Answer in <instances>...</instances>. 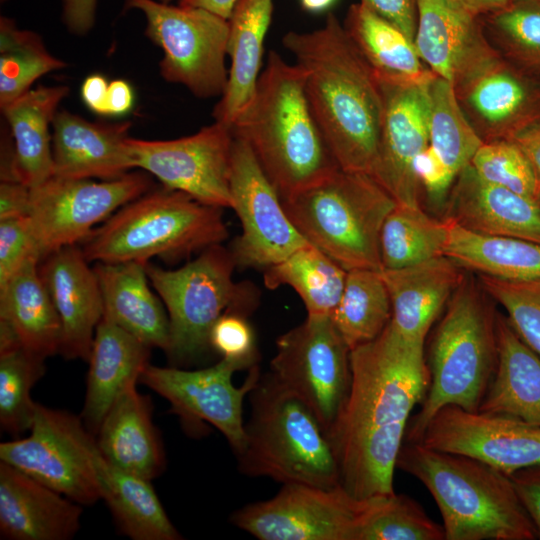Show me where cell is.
I'll return each mask as SVG.
<instances>
[{"label":"cell","mask_w":540,"mask_h":540,"mask_svg":"<svg viewBox=\"0 0 540 540\" xmlns=\"http://www.w3.org/2000/svg\"><path fill=\"white\" fill-rule=\"evenodd\" d=\"M429 145L457 176L484 143L462 111L453 84L435 76L428 85Z\"/></svg>","instance_id":"obj_41"},{"label":"cell","mask_w":540,"mask_h":540,"mask_svg":"<svg viewBox=\"0 0 540 540\" xmlns=\"http://www.w3.org/2000/svg\"><path fill=\"white\" fill-rule=\"evenodd\" d=\"M272 13L273 0H238L233 7L227 43L231 65L226 90L213 110L215 121L231 126L253 97Z\"/></svg>","instance_id":"obj_31"},{"label":"cell","mask_w":540,"mask_h":540,"mask_svg":"<svg viewBox=\"0 0 540 540\" xmlns=\"http://www.w3.org/2000/svg\"><path fill=\"white\" fill-rule=\"evenodd\" d=\"M498 360L478 411L501 414L540 427V356L497 315Z\"/></svg>","instance_id":"obj_32"},{"label":"cell","mask_w":540,"mask_h":540,"mask_svg":"<svg viewBox=\"0 0 540 540\" xmlns=\"http://www.w3.org/2000/svg\"><path fill=\"white\" fill-rule=\"evenodd\" d=\"M69 93L64 85L30 89L1 109L12 143L4 141L1 180L35 187L53 175L50 125L58 106Z\"/></svg>","instance_id":"obj_25"},{"label":"cell","mask_w":540,"mask_h":540,"mask_svg":"<svg viewBox=\"0 0 540 540\" xmlns=\"http://www.w3.org/2000/svg\"><path fill=\"white\" fill-rule=\"evenodd\" d=\"M238 0H178L181 6L199 7L228 19Z\"/></svg>","instance_id":"obj_57"},{"label":"cell","mask_w":540,"mask_h":540,"mask_svg":"<svg viewBox=\"0 0 540 540\" xmlns=\"http://www.w3.org/2000/svg\"><path fill=\"white\" fill-rule=\"evenodd\" d=\"M346 276L347 270L311 244L299 248L263 273L267 288L282 285L293 288L309 316H331L342 296Z\"/></svg>","instance_id":"obj_37"},{"label":"cell","mask_w":540,"mask_h":540,"mask_svg":"<svg viewBox=\"0 0 540 540\" xmlns=\"http://www.w3.org/2000/svg\"><path fill=\"white\" fill-rule=\"evenodd\" d=\"M209 344L221 358L240 362L246 369L257 365L255 335L245 314L224 312L210 330Z\"/></svg>","instance_id":"obj_47"},{"label":"cell","mask_w":540,"mask_h":540,"mask_svg":"<svg viewBox=\"0 0 540 540\" xmlns=\"http://www.w3.org/2000/svg\"><path fill=\"white\" fill-rule=\"evenodd\" d=\"M89 263L77 245L53 251L39 263L61 324L59 354L68 360L88 362L104 314L98 278Z\"/></svg>","instance_id":"obj_21"},{"label":"cell","mask_w":540,"mask_h":540,"mask_svg":"<svg viewBox=\"0 0 540 540\" xmlns=\"http://www.w3.org/2000/svg\"><path fill=\"white\" fill-rule=\"evenodd\" d=\"M230 191L242 232L229 249L236 267L266 268L308 245L249 145L234 136Z\"/></svg>","instance_id":"obj_16"},{"label":"cell","mask_w":540,"mask_h":540,"mask_svg":"<svg viewBox=\"0 0 540 540\" xmlns=\"http://www.w3.org/2000/svg\"><path fill=\"white\" fill-rule=\"evenodd\" d=\"M444 255L465 270L507 280L540 279V243L470 232L449 219Z\"/></svg>","instance_id":"obj_36"},{"label":"cell","mask_w":540,"mask_h":540,"mask_svg":"<svg viewBox=\"0 0 540 540\" xmlns=\"http://www.w3.org/2000/svg\"><path fill=\"white\" fill-rule=\"evenodd\" d=\"M162 2H165V3H170L172 0H160Z\"/></svg>","instance_id":"obj_61"},{"label":"cell","mask_w":540,"mask_h":540,"mask_svg":"<svg viewBox=\"0 0 540 540\" xmlns=\"http://www.w3.org/2000/svg\"><path fill=\"white\" fill-rule=\"evenodd\" d=\"M391 301L380 271H347L331 320L350 350L376 339L389 324Z\"/></svg>","instance_id":"obj_38"},{"label":"cell","mask_w":540,"mask_h":540,"mask_svg":"<svg viewBox=\"0 0 540 540\" xmlns=\"http://www.w3.org/2000/svg\"><path fill=\"white\" fill-rule=\"evenodd\" d=\"M336 0H300L302 7L309 12H322L330 8Z\"/></svg>","instance_id":"obj_59"},{"label":"cell","mask_w":540,"mask_h":540,"mask_svg":"<svg viewBox=\"0 0 540 540\" xmlns=\"http://www.w3.org/2000/svg\"><path fill=\"white\" fill-rule=\"evenodd\" d=\"M31 259L41 261L28 216L0 220V288Z\"/></svg>","instance_id":"obj_48"},{"label":"cell","mask_w":540,"mask_h":540,"mask_svg":"<svg viewBox=\"0 0 540 540\" xmlns=\"http://www.w3.org/2000/svg\"><path fill=\"white\" fill-rule=\"evenodd\" d=\"M230 250L210 246L175 270L151 263L146 272L166 308L170 342L166 354L174 365L195 361L210 348L209 334L226 311L248 315L257 302L252 285L236 283Z\"/></svg>","instance_id":"obj_9"},{"label":"cell","mask_w":540,"mask_h":540,"mask_svg":"<svg viewBox=\"0 0 540 540\" xmlns=\"http://www.w3.org/2000/svg\"><path fill=\"white\" fill-rule=\"evenodd\" d=\"M540 539V463L508 475Z\"/></svg>","instance_id":"obj_50"},{"label":"cell","mask_w":540,"mask_h":540,"mask_svg":"<svg viewBox=\"0 0 540 540\" xmlns=\"http://www.w3.org/2000/svg\"><path fill=\"white\" fill-rule=\"evenodd\" d=\"M1 1H5V0H1Z\"/></svg>","instance_id":"obj_62"},{"label":"cell","mask_w":540,"mask_h":540,"mask_svg":"<svg viewBox=\"0 0 540 540\" xmlns=\"http://www.w3.org/2000/svg\"><path fill=\"white\" fill-rule=\"evenodd\" d=\"M133 90L125 80H114L109 83L107 95V113L110 116H121L129 112L133 106Z\"/></svg>","instance_id":"obj_55"},{"label":"cell","mask_w":540,"mask_h":540,"mask_svg":"<svg viewBox=\"0 0 540 540\" xmlns=\"http://www.w3.org/2000/svg\"><path fill=\"white\" fill-rule=\"evenodd\" d=\"M470 165L485 181L536 201L540 182L527 157L514 141L484 142Z\"/></svg>","instance_id":"obj_46"},{"label":"cell","mask_w":540,"mask_h":540,"mask_svg":"<svg viewBox=\"0 0 540 540\" xmlns=\"http://www.w3.org/2000/svg\"><path fill=\"white\" fill-rule=\"evenodd\" d=\"M82 505L0 462V535L8 540H70Z\"/></svg>","instance_id":"obj_24"},{"label":"cell","mask_w":540,"mask_h":540,"mask_svg":"<svg viewBox=\"0 0 540 540\" xmlns=\"http://www.w3.org/2000/svg\"><path fill=\"white\" fill-rule=\"evenodd\" d=\"M270 373L315 414L327 437L351 384L350 348L330 316H309L276 340Z\"/></svg>","instance_id":"obj_12"},{"label":"cell","mask_w":540,"mask_h":540,"mask_svg":"<svg viewBox=\"0 0 540 540\" xmlns=\"http://www.w3.org/2000/svg\"><path fill=\"white\" fill-rule=\"evenodd\" d=\"M396 468L419 480L443 520L445 540H534L509 476L478 459L404 441Z\"/></svg>","instance_id":"obj_4"},{"label":"cell","mask_w":540,"mask_h":540,"mask_svg":"<svg viewBox=\"0 0 540 540\" xmlns=\"http://www.w3.org/2000/svg\"><path fill=\"white\" fill-rule=\"evenodd\" d=\"M124 5L144 14L146 36L163 51L159 66L166 81L185 86L199 98L224 94L228 19L203 8L155 0H124Z\"/></svg>","instance_id":"obj_10"},{"label":"cell","mask_w":540,"mask_h":540,"mask_svg":"<svg viewBox=\"0 0 540 540\" xmlns=\"http://www.w3.org/2000/svg\"><path fill=\"white\" fill-rule=\"evenodd\" d=\"M453 87L483 142L511 140L540 123V75L512 64L494 48L462 72Z\"/></svg>","instance_id":"obj_18"},{"label":"cell","mask_w":540,"mask_h":540,"mask_svg":"<svg viewBox=\"0 0 540 540\" xmlns=\"http://www.w3.org/2000/svg\"><path fill=\"white\" fill-rule=\"evenodd\" d=\"M29 435L0 444V460L80 505L102 499L95 436L81 416L36 403Z\"/></svg>","instance_id":"obj_11"},{"label":"cell","mask_w":540,"mask_h":540,"mask_svg":"<svg viewBox=\"0 0 540 540\" xmlns=\"http://www.w3.org/2000/svg\"><path fill=\"white\" fill-rule=\"evenodd\" d=\"M232 127L215 121L173 140L129 137L134 167L154 175L164 187L220 208H232L230 191Z\"/></svg>","instance_id":"obj_17"},{"label":"cell","mask_w":540,"mask_h":540,"mask_svg":"<svg viewBox=\"0 0 540 540\" xmlns=\"http://www.w3.org/2000/svg\"><path fill=\"white\" fill-rule=\"evenodd\" d=\"M355 540H445L442 525L405 494L373 498Z\"/></svg>","instance_id":"obj_43"},{"label":"cell","mask_w":540,"mask_h":540,"mask_svg":"<svg viewBox=\"0 0 540 540\" xmlns=\"http://www.w3.org/2000/svg\"><path fill=\"white\" fill-rule=\"evenodd\" d=\"M282 202L308 243L345 270H382L380 232L397 203L372 175L339 168Z\"/></svg>","instance_id":"obj_8"},{"label":"cell","mask_w":540,"mask_h":540,"mask_svg":"<svg viewBox=\"0 0 540 540\" xmlns=\"http://www.w3.org/2000/svg\"><path fill=\"white\" fill-rule=\"evenodd\" d=\"M282 44L305 75V93L341 169L372 175L383 119L379 80L343 23L329 13L313 31H290Z\"/></svg>","instance_id":"obj_2"},{"label":"cell","mask_w":540,"mask_h":540,"mask_svg":"<svg viewBox=\"0 0 540 540\" xmlns=\"http://www.w3.org/2000/svg\"><path fill=\"white\" fill-rule=\"evenodd\" d=\"M52 127L55 176L113 180L135 168L127 144L130 122H90L61 110Z\"/></svg>","instance_id":"obj_23"},{"label":"cell","mask_w":540,"mask_h":540,"mask_svg":"<svg viewBox=\"0 0 540 540\" xmlns=\"http://www.w3.org/2000/svg\"><path fill=\"white\" fill-rule=\"evenodd\" d=\"M102 500L118 529L132 540H180L151 481L125 472L101 454L98 460Z\"/></svg>","instance_id":"obj_35"},{"label":"cell","mask_w":540,"mask_h":540,"mask_svg":"<svg viewBox=\"0 0 540 540\" xmlns=\"http://www.w3.org/2000/svg\"><path fill=\"white\" fill-rule=\"evenodd\" d=\"M30 188L14 180H1L0 220L28 216Z\"/></svg>","instance_id":"obj_52"},{"label":"cell","mask_w":540,"mask_h":540,"mask_svg":"<svg viewBox=\"0 0 540 540\" xmlns=\"http://www.w3.org/2000/svg\"><path fill=\"white\" fill-rule=\"evenodd\" d=\"M350 367L349 394L328 435L340 485L362 500L391 495L411 413L430 385L424 343L389 322L376 339L350 350Z\"/></svg>","instance_id":"obj_1"},{"label":"cell","mask_w":540,"mask_h":540,"mask_svg":"<svg viewBox=\"0 0 540 540\" xmlns=\"http://www.w3.org/2000/svg\"><path fill=\"white\" fill-rule=\"evenodd\" d=\"M151 185L146 173L128 172L100 182L52 175L30 188L28 218L41 261L53 251L83 242L95 225L151 190Z\"/></svg>","instance_id":"obj_13"},{"label":"cell","mask_w":540,"mask_h":540,"mask_svg":"<svg viewBox=\"0 0 540 540\" xmlns=\"http://www.w3.org/2000/svg\"><path fill=\"white\" fill-rule=\"evenodd\" d=\"M536 202L538 203V205H539V207H540V191H539V194H538V196H537Z\"/></svg>","instance_id":"obj_60"},{"label":"cell","mask_w":540,"mask_h":540,"mask_svg":"<svg viewBox=\"0 0 540 540\" xmlns=\"http://www.w3.org/2000/svg\"><path fill=\"white\" fill-rule=\"evenodd\" d=\"M45 373V360L23 347L0 354V426L17 437L29 431L36 408L32 387Z\"/></svg>","instance_id":"obj_44"},{"label":"cell","mask_w":540,"mask_h":540,"mask_svg":"<svg viewBox=\"0 0 540 540\" xmlns=\"http://www.w3.org/2000/svg\"><path fill=\"white\" fill-rule=\"evenodd\" d=\"M481 20L488 41L503 58L540 75V0H513Z\"/></svg>","instance_id":"obj_42"},{"label":"cell","mask_w":540,"mask_h":540,"mask_svg":"<svg viewBox=\"0 0 540 540\" xmlns=\"http://www.w3.org/2000/svg\"><path fill=\"white\" fill-rule=\"evenodd\" d=\"M383 119L372 176L397 204L421 206L414 172L417 155L429 145L428 85L378 79Z\"/></svg>","instance_id":"obj_20"},{"label":"cell","mask_w":540,"mask_h":540,"mask_svg":"<svg viewBox=\"0 0 540 540\" xmlns=\"http://www.w3.org/2000/svg\"><path fill=\"white\" fill-rule=\"evenodd\" d=\"M152 348L103 316L99 322L86 380L81 418L94 436L117 398L139 377L149 364Z\"/></svg>","instance_id":"obj_28"},{"label":"cell","mask_w":540,"mask_h":540,"mask_svg":"<svg viewBox=\"0 0 540 540\" xmlns=\"http://www.w3.org/2000/svg\"><path fill=\"white\" fill-rule=\"evenodd\" d=\"M414 45L424 64L452 84L493 49L481 16L456 0H418Z\"/></svg>","instance_id":"obj_26"},{"label":"cell","mask_w":540,"mask_h":540,"mask_svg":"<svg viewBox=\"0 0 540 540\" xmlns=\"http://www.w3.org/2000/svg\"><path fill=\"white\" fill-rule=\"evenodd\" d=\"M478 16H484L506 7L513 0H456Z\"/></svg>","instance_id":"obj_58"},{"label":"cell","mask_w":540,"mask_h":540,"mask_svg":"<svg viewBox=\"0 0 540 540\" xmlns=\"http://www.w3.org/2000/svg\"><path fill=\"white\" fill-rule=\"evenodd\" d=\"M244 369L242 363L225 358L197 370L149 363L139 382L170 403V413L178 416L186 433L194 437L203 435L208 423L225 436L237 456L245 445L244 398L261 376L255 365L237 387L232 382L233 374Z\"/></svg>","instance_id":"obj_14"},{"label":"cell","mask_w":540,"mask_h":540,"mask_svg":"<svg viewBox=\"0 0 540 540\" xmlns=\"http://www.w3.org/2000/svg\"><path fill=\"white\" fill-rule=\"evenodd\" d=\"M443 210V219L470 232L540 243L538 203L485 181L470 164L456 176Z\"/></svg>","instance_id":"obj_22"},{"label":"cell","mask_w":540,"mask_h":540,"mask_svg":"<svg viewBox=\"0 0 540 540\" xmlns=\"http://www.w3.org/2000/svg\"><path fill=\"white\" fill-rule=\"evenodd\" d=\"M413 168L429 200L435 207L443 209L456 176L443 163L430 145L417 155Z\"/></svg>","instance_id":"obj_49"},{"label":"cell","mask_w":540,"mask_h":540,"mask_svg":"<svg viewBox=\"0 0 540 540\" xmlns=\"http://www.w3.org/2000/svg\"><path fill=\"white\" fill-rule=\"evenodd\" d=\"M380 273L391 301L390 324L404 338L420 343L466 275L445 255Z\"/></svg>","instance_id":"obj_27"},{"label":"cell","mask_w":540,"mask_h":540,"mask_svg":"<svg viewBox=\"0 0 540 540\" xmlns=\"http://www.w3.org/2000/svg\"><path fill=\"white\" fill-rule=\"evenodd\" d=\"M39 263L29 260L0 288V319L13 327L26 351L46 360L59 353L61 324Z\"/></svg>","instance_id":"obj_33"},{"label":"cell","mask_w":540,"mask_h":540,"mask_svg":"<svg viewBox=\"0 0 540 540\" xmlns=\"http://www.w3.org/2000/svg\"><path fill=\"white\" fill-rule=\"evenodd\" d=\"M343 25L378 79L426 84L436 76L412 40L362 3L349 7Z\"/></svg>","instance_id":"obj_34"},{"label":"cell","mask_w":540,"mask_h":540,"mask_svg":"<svg viewBox=\"0 0 540 540\" xmlns=\"http://www.w3.org/2000/svg\"><path fill=\"white\" fill-rule=\"evenodd\" d=\"M360 3L394 24L414 42L418 0H360Z\"/></svg>","instance_id":"obj_51"},{"label":"cell","mask_w":540,"mask_h":540,"mask_svg":"<svg viewBox=\"0 0 540 540\" xmlns=\"http://www.w3.org/2000/svg\"><path fill=\"white\" fill-rule=\"evenodd\" d=\"M511 140L523 151L540 182V123L527 128Z\"/></svg>","instance_id":"obj_56"},{"label":"cell","mask_w":540,"mask_h":540,"mask_svg":"<svg viewBox=\"0 0 540 540\" xmlns=\"http://www.w3.org/2000/svg\"><path fill=\"white\" fill-rule=\"evenodd\" d=\"M97 0H62L63 21L68 30L84 35L95 22Z\"/></svg>","instance_id":"obj_53"},{"label":"cell","mask_w":540,"mask_h":540,"mask_svg":"<svg viewBox=\"0 0 540 540\" xmlns=\"http://www.w3.org/2000/svg\"><path fill=\"white\" fill-rule=\"evenodd\" d=\"M416 442L478 459L507 475L540 463V427L455 405L438 410Z\"/></svg>","instance_id":"obj_19"},{"label":"cell","mask_w":540,"mask_h":540,"mask_svg":"<svg viewBox=\"0 0 540 540\" xmlns=\"http://www.w3.org/2000/svg\"><path fill=\"white\" fill-rule=\"evenodd\" d=\"M147 395L128 387L111 406L95 435L102 456L115 467L152 481L166 466L164 445Z\"/></svg>","instance_id":"obj_29"},{"label":"cell","mask_w":540,"mask_h":540,"mask_svg":"<svg viewBox=\"0 0 540 540\" xmlns=\"http://www.w3.org/2000/svg\"><path fill=\"white\" fill-rule=\"evenodd\" d=\"M372 499L341 486L283 484L274 497L235 511L230 522L260 540H355Z\"/></svg>","instance_id":"obj_15"},{"label":"cell","mask_w":540,"mask_h":540,"mask_svg":"<svg viewBox=\"0 0 540 540\" xmlns=\"http://www.w3.org/2000/svg\"><path fill=\"white\" fill-rule=\"evenodd\" d=\"M221 209L163 186L118 209L92 231L81 249L90 263L180 260L227 238Z\"/></svg>","instance_id":"obj_7"},{"label":"cell","mask_w":540,"mask_h":540,"mask_svg":"<svg viewBox=\"0 0 540 540\" xmlns=\"http://www.w3.org/2000/svg\"><path fill=\"white\" fill-rule=\"evenodd\" d=\"M67 64L53 56L42 38L33 31L19 29L7 17L0 19V107L30 90L41 76L63 69Z\"/></svg>","instance_id":"obj_40"},{"label":"cell","mask_w":540,"mask_h":540,"mask_svg":"<svg viewBox=\"0 0 540 540\" xmlns=\"http://www.w3.org/2000/svg\"><path fill=\"white\" fill-rule=\"evenodd\" d=\"M108 86L106 78L100 74L88 76L81 86V97L84 104L94 113L108 115L107 95Z\"/></svg>","instance_id":"obj_54"},{"label":"cell","mask_w":540,"mask_h":540,"mask_svg":"<svg viewBox=\"0 0 540 540\" xmlns=\"http://www.w3.org/2000/svg\"><path fill=\"white\" fill-rule=\"evenodd\" d=\"M484 293L465 275L448 301L429 348V389L410 418L404 441L416 442L444 406L478 411L498 360V314Z\"/></svg>","instance_id":"obj_5"},{"label":"cell","mask_w":540,"mask_h":540,"mask_svg":"<svg viewBox=\"0 0 540 540\" xmlns=\"http://www.w3.org/2000/svg\"><path fill=\"white\" fill-rule=\"evenodd\" d=\"M446 221L425 213L421 206L396 204L380 232L382 269H398L443 256Z\"/></svg>","instance_id":"obj_39"},{"label":"cell","mask_w":540,"mask_h":540,"mask_svg":"<svg viewBox=\"0 0 540 540\" xmlns=\"http://www.w3.org/2000/svg\"><path fill=\"white\" fill-rule=\"evenodd\" d=\"M305 75L270 51L253 97L232 123L282 200L339 169L310 108Z\"/></svg>","instance_id":"obj_3"},{"label":"cell","mask_w":540,"mask_h":540,"mask_svg":"<svg viewBox=\"0 0 540 540\" xmlns=\"http://www.w3.org/2000/svg\"><path fill=\"white\" fill-rule=\"evenodd\" d=\"M146 264L94 263L103 298V316L150 348L166 352L170 342L169 317L149 287Z\"/></svg>","instance_id":"obj_30"},{"label":"cell","mask_w":540,"mask_h":540,"mask_svg":"<svg viewBox=\"0 0 540 540\" xmlns=\"http://www.w3.org/2000/svg\"><path fill=\"white\" fill-rule=\"evenodd\" d=\"M479 283L504 308L517 335L540 356V279L507 280L479 274Z\"/></svg>","instance_id":"obj_45"},{"label":"cell","mask_w":540,"mask_h":540,"mask_svg":"<svg viewBox=\"0 0 540 540\" xmlns=\"http://www.w3.org/2000/svg\"><path fill=\"white\" fill-rule=\"evenodd\" d=\"M250 417L238 468L250 477L321 488L340 485L330 441L312 410L271 373L249 393Z\"/></svg>","instance_id":"obj_6"}]
</instances>
